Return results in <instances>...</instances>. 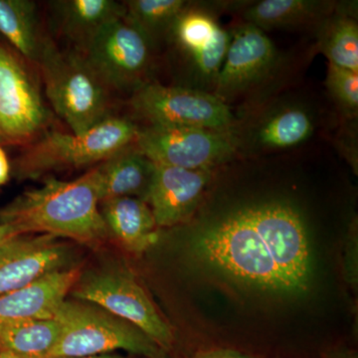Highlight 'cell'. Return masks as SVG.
I'll return each mask as SVG.
<instances>
[{
  "instance_id": "cell-31",
  "label": "cell",
  "mask_w": 358,
  "mask_h": 358,
  "mask_svg": "<svg viewBox=\"0 0 358 358\" xmlns=\"http://www.w3.org/2000/svg\"><path fill=\"white\" fill-rule=\"evenodd\" d=\"M0 358H20L16 357V355H13L10 352H0Z\"/></svg>"
},
{
  "instance_id": "cell-15",
  "label": "cell",
  "mask_w": 358,
  "mask_h": 358,
  "mask_svg": "<svg viewBox=\"0 0 358 358\" xmlns=\"http://www.w3.org/2000/svg\"><path fill=\"white\" fill-rule=\"evenodd\" d=\"M80 278L72 267L40 278L24 288L0 296V327L25 320L53 319Z\"/></svg>"
},
{
  "instance_id": "cell-11",
  "label": "cell",
  "mask_w": 358,
  "mask_h": 358,
  "mask_svg": "<svg viewBox=\"0 0 358 358\" xmlns=\"http://www.w3.org/2000/svg\"><path fill=\"white\" fill-rule=\"evenodd\" d=\"M169 36L189 62L195 89L212 93L232 33L224 29L211 9L187 4L174 21Z\"/></svg>"
},
{
  "instance_id": "cell-2",
  "label": "cell",
  "mask_w": 358,
  "mask_h": 358,
  "mask_svg": "<svg viewBox=\"0 0 358 358\" xmlns=\"http://www.w3.org/2000/svg\"><path fill=\"white\" fill-rule=\"evenodd\" d=\"M95 167L71 181L49 176L0 208V224L21 234H47L96 245L110 236L100 205Z\"/></svg>"
},
{
  "instance_id": "cell-24",
  "label": "cell",
  "mask_w": 358,
  "mask_h": 358,
  "mask_svg": "<svg viewBox=\"0 0 358 358\" xmlns=\"http://www.w3.org/2000/svg\"><path fill=\"white\" fill-rule=\"evenodd\" d=\"M124 20L134 26L154 47L157 40L169 35L174 21L187 6L183 0H129Z\"/></svg>"
},
{
  "instance_id": "cell-5",
  "label": "cell",
  "mask_w": 358,
  "mask_h": 358,
  "mask_svg": "<svg viewBox=\"0 0 358 358\" xmlns=\"http://www.w3.org/2000/svg\"><path fill=\"white\" fill-rule=\"evenodd\" d=\"M53 319L61 334L49 357H84L115 350L157 357L160 348L134 324L86 301H64Z\"/></svg>"
},
{
  "instance_id": "cell-23",
  "label": "cell",
  "mask_w": 358,
  "mask_h": 358,
  "mask_svg": "<svg viewBox=\"0 0 358 358\" xmlns=\"http://www.w3.org/2000/svg\"><path fill=\"white\" fill-rule=\"evenodd\" d=\"M319 46L329 64L358 73V25L348 14L334 13L320 22Z\"/></svg>"
},
{
  "instance_id": "cell-3",
  "label": "cell",
  "mask_w": 358,
  "mask_h": 358,
  "mask_svg": "<svg viewBox=\"0 0 358 358\" xmlns=\"http://www.w3.org/2000/svg\"><path fill=\"white\" fill-rule=\"evenodd\" d=\"M35 68L51 107L71 133H86L112 117L110 90L82 52L61 50L45 36Z\"/></svg>"
},
{
  "instance_id": "cell-16",
  "label": "cell",
  "mask_w": 358,
  "mask_h": 358,
  "mask_svg": "<svg viewBox=\"0 0 358 358\" xmlns=\"http://www.w3.org/2000/svg\"><path fill=\"white\" fill-rule=\"evenodd\" d=\"M95 169L101 202L117 197H136L145 201L155 164L131 143Z\"/></svg>"
},
{
  "instance_id": "cell-33",
  "label": "cell",
  "mask_w": 358,
  "mask_h": 358,
  "mask_svg": "<svg viewBox=\"0 0 358 358\" xmlns=\"http://www.w3.org/2000/svg\"><path fill=\"white\" fill-rule=\"evenodd\" d=\"M155 358H166V357H162V355H157V357Z\"/></svg>"
},
{
  "instance_id": "cell-6",
  "label": "cell",
  "mask_w": 358,
  "mask_h": 358,
  "mask_svg": "<svg viewBox=\"0 0 358 358\" xmlns=\"http://www.w3.org/2000/svg\"><path fill=\"white\" fill-rule=\"evenodd\" d=\"M235 131L148 124L138 128L134 145L157 166L212 171L239 150Z\"/></svg>"
},
{
  "instance_id": "cell-8",
  "label": "cell",
  "mask_w": 358,
  "mask_h": 358,
  "mask_svg": "<svg viewBox=\"0 0 358 358\" xmlns=\"http://www.w3.org/2000/svg\"><path fill=\"white\" fill-rule=\"evenodd\" d=\"M33 68L0 41V134L6 145L24 147L50 124Z\"/></svg>"
},
{
  "instance_id": "cell-30",
  "label": "cell",
  "mask_w": 358,
  "mask_h": 358,
  "mask_svg": "<svg viewBox=\"0 0 358 358\" xmlns=\"http://www.w3.org/2000/svg\"><path fill=\"white\" fill-rule=\"evenodd\" d=\"M49 358H128L122 357V355H94V357H49Z\"/></svg>"
},
{
  "instance_id": "cell-21",
  "label": "cell",
  "mask_w": 358,
  "mask_h": 358,
  "mask_svg": "<svg viewBox=\"0 0 358 358\" xmlns=\"http://www.w3.org/2000/svg\"><path fill=\"white\" fill-rule=\"evenodd\" d=\"M334 4L315 0H263L247 7V23L261 30L294 27L313 21L322 22L334 13Z\"/></svg>"
},
{
  "instance_id": "cell-25",
  "label": "cell",
  "mask_w": 358,
  "mask_h": 358,
  "mask_svg": "<svg viewBox=\"0 0 358 358\" xmlns=\"http://www.w3.org/2000/svg\"><path fill=\"white\" fill-rule=\"evenodd\" d=\"M327 86L346 113L357 115L358 110V73L329 64Z\"/></svg>"
},
{
  "instance_id": "cell-32",
  "label": "cell",
  "mask_w": 358,
  "mask_h": 358,
  "mask_svg": "<svg viewBox=\"0 0 358 358\" xmlns=\"http://www.w3.org/2000/svg\"><path fill=\"white\" fill-rule=\"evenodd\" d=\"M0 145H1L2 147H3V145H4L3 138H2L1 134H0Z\"/></svg>"
},
{
  "instance_id": "cell-26",
  "label": "cell",
  "mask_w": 358,
  "mask_h": 358,
  "mask_svg": "<svg viewBox=\"0 0 358 358\" xmlns=\"http://www.w3.org/2000/svg\"><path fill=\"white\" fill-rule=\"evenodd\" d=\"M350 239L348 240L345 245V281L352 287H357V229L350 231Z\"/></svg>"
},
{
  "instance_id": "cell-1",
  "label": "cell",
  "mask_w": 358,
  "mask_h": 358,
  "mask_svg": "<svg viewBox=\"0 0 358 358\" xmlns=\"http://www.w3.org/2000/svg\"><path fill=\"white\" fill-rule=\"evenodd\" d=\"M289 200L236 204L200 223L188 238L194 260L226 281L261 293L300 296L310 289L294 247Z\"/></svg>"
},
{
  "instance_id": "cell-34",
  "label": "cell",
  "mask_w": 358,
  "mask_h": 358,
  "mask_svg": "<svg viewBox=\"0 0 358 358\" xmlns=\"http://www.w3.org/2000/svg\"><path fill=\"white\" fill-rule=\"evenodd\" d=\"M341 358H353V357H341Z\"/></svg>"
},
{
  "instance_id": "cell-22",
  "label": "cell",
  "mask_w": 358,
  "mask_h": 358,
  "mask_svg": "<svg viewBox=\"0 0 358 358\" xmlns=\"http://www.w3.org/2000/svg\"><path fill=\"white\" fill-rule=\"evenodd\" d=\"M61 334L55 319L25 320L0 327V352L20 358H47Z\"/></svg>"
},
{
  "instance_id": "cell-12",
  "label": "cell",
  "mask_w": 358,
  "mask_h": 358,
  "mask_svg": "<svg viewBox=\"0 0 358 358\" xmlns=\"http://www.w3.org/2000/svg\"><path fill=\"white\" fill-rule=\"evenodd\" d=\"M279 59L272 40L260 28L245 22L232 33L219 72L214 96L226 105L265 80Z\"/></svg>"
},
{
  "instance_id": "cell-20",
  "label": "cell",
  "mask_w": 358,
  "mask_h": 358,
  "mask_svg": "<svg viewBox=\"0 0 358 358\" xmlns=\"http://www.w3.org/2000/svg\"><path fill=\"white\" fill-rule=\"evenodd\" d=\"M0 34L11 49L35 68L45 35L40 31L34 1L0 0Z\"/></svg>"
},
{
  "instance_id": "cell-29",
  "label": "cell",
  "mask_w": 358,
  "mask_h": 358,
  "mask_svg": "<svg viewBox=\"0 0 358 358\" xmlns=\"http://www.w3.org/2000/svg\"><path fill=\"white\" fill-rule=\"evenodd\" d=\"M18 235L22 234H21L20 231L16 230L15 228L11 227L9 225H4V224H0V246L6 243L8 240L18 236Z\"/></svg>"
},
{
  "instance_id": "cell-17",
  "label": "cell",
  "mask_w": 358,
  "mask_h": 358,
  "mask_svg": "<svg viewBox=\"0 0 358 358\" xmlns=\"http://www.w3.org/2000/svg\"><path fill=\"white\" fill-rule=\"evenodd\" d=\"M106 225L127 251L141 254L157 239V226L147 202L136 197H117L101 202Z\"/></svg>"
},
{
  "instance_id": "cell-19",
  "label": "cell",
  "mask_w": 358,
  "mask_h": 358,
  "mask_svg": "<svg viewBox=\"0 0 358 358\" xmlns=\"http://www.w3.org/2000/svg\"><path fill=\"white\" fill-rule=\"evenodd\" d=\"M313 133V122L307 110L287 107L270 113L250 131L251 148L261 150L298 147Z\"/></svg>"
},
{
  "instance_id": "cell-27",
  "label": "cell",
  "mask_w": 358,
  "mask_h": 358,
  "mask_svg": "<svg viewBox=\"0 0 358 358\" xmlns=\"http://www.w3.org/2000/svg\"><path fill=\"white\" fill-rule=\"evenodd\" d=\"M187 358H254L237 350L229 348H210V350H199L193 353Z\"/></svg>"
},
{
  "instance_id": "cell-7",
  "label": "cell",
  "mask_w": 358,
  "mask_h": 358,
  "mask_svg": "<svg viewBox=\"0 0 358 358\" xmlns=\"http://www.w3.org/2000/svg\"><path fill=\"white\" fill-rule=\"evenodd\" d=\"M75 285L73 296L78 300L98 306L134 324L160 350H169L173 346V329L129 270L103 268L89 273Z\"/></svg>"
},
{
  "instance_id": "cell-14",
  "label": "cell",
  "mask_w": 358,
  "mask_h": 358,
  "mask_svg": "<svg viewBox=\"0 0 358 358\" xmlns=\"http://www.w3.org/2000/svg\"><path fill=\"white\" fill-rule=\"evenodd\" d=\"M212 171L157 166L147 202L159 228H171L189 220L210 182Z\"/></svg>"
},
{
  "instance_id": "cell-9",
  "label": "cell",
  "mask_w": 358,
  "mask_h": 358,
  "mask_svg": "<svg viewBox=\"0 0 358 358\" xmlns=\"http://www.w3.org/2000/svg\"><path fill=\"white\" fill-rule=\"evenodd\" d=\"M131 109L148 124L235 131L236 119L217 96L190 87L147 83L129 101Z\"/></svg>"
},
{
  "instance_id": "cell-4",
  "label": "cell",
  "mask_w": 358,
  "mask_h": 358,
  "mask_svg": "<svg viewBox=\"0 0 358 358\" xmlns=\"http://www.w3.org/2000/svg\"><path fill=\"white\" fill-rule=\"evenodd\" d=\"M138 131L134 122L114 115L82 134L47 129L23 147L11 171L20 180H32L53 171L98 166L134 143Z\"/></svg>"
},
{
  "instance_id": "cell-13",
  "label": "cell",
  "mask_w": 358,
  "mask_h": 358,
  "mask_svg": "<svg viewBox=\"0 0 358 358\" xmlns=\"http://www.w3.org/2000/svg\"><path fill=\"white\" fill-rule=\"evenodd\" d=\"M70 246L51 235L22 234L0 246V296L72 268Z\"/></svg>"
},
{
  "instance_id": "cell-10",
  "label": "cell",
  "mask_w": 358,
  "mask_h": 358,
  "mask_svg": "<svg viewBox=\"0 0 358 358\" xmlns=\"http://www.w3.org/2000/svg\"><path fill=\"white\" fill-rule=\"evenodd\" d=\"M152 49L148 40L122 18L101 27L82 53L110 91L134 93L147 84Z\"/></svg>"
},
{
  "instance_id": "cell-18",
  "label": "cell",
  "mask_w": 358,
  "mask_h": 358,
  "mask_svg": "<svg viewBox=\"0 0 358 358\" xmlns=\"http://www.w3.org/2000/svg\"><path fill=\"white\" fill-rule=\"evenodd\" d=\"M61 33L83 52L96 31L126 15L124 2L114 0H62L52 2Z\"/></svg>"
},
{
  "instance_id": "cell-28",
  "label": "cell",
  "mask_w": 358,
  "mask_h": 358,
  "mask_svg": "<svg viewBox=\"0 0 358 358\" xmlns=\"http://www.w3.org/2000/svg\"><path fill=\"white\" fill-rule=\"evenodd\" d=\"M11 173V164L7 159V155L3 147L0 145V186L6 185L9 180Z\"/></svg>"
}]
</instances>
